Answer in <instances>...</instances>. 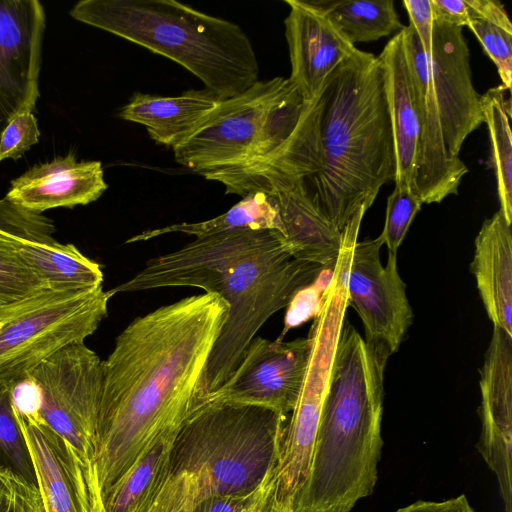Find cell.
I'll list each match as a JSON object with an SVG mask.
<instances>
[{"label": "cell", "mask_w": 512, "mask_h": 512, "mask_svg": "<svg viewBox=\"0 0 512 512\" xmlns=\"http://www.w3.org/2000/svg\"><path fill=\"white\" fill-rule=\"evenodd\" d=\"M229 305L214 293L135 318L102 361L95 469L103 497L198 405L200 383Z\"/></svg>", "instance_id": "6da1fadb"}, {"label": "cell", "mask_w": 512, "mask_h": 512, "mask_svg": "<svg viewBox=\"0 0 512 512\" xmlns=\"http://www.w3.org/2000/svg\"><path fill=\"white\" fill-rule=\"evenodd\" d=\"M324 271L296 258L278 230L236 229L198 237L151 258L110 292L191 286L228 303L200 383L199 405L232 375L260 327L298 292L313 286Z\"/></svg>", "instance_id": "7a4b0ae2"}, {"label": "cell", "mask_w": 512, "mask_h": 512, "mask_svg": "<svg viewBox=\"0 0 512 512\" xmlns=\"http://www.w3.org/2000/svg\"><path fill=\"white\" fill-rule=\"evenodd\" d=\"M387 360L344 319L309 470L292 512H350L372 494L383 445Z\"/></svg>", "instance_id": "3957f363"}, {"label": "cell", "mask_w": 512, "mask_h": 512, "mask_svg": "<svg viewBox=\"0 0 512 512\" xmlns=\"http://www.w3.org/2000/svg\"><path fill=\"white\" fill-rule=\"evenodd\" d=\"M321 169L309 178L324 214L343 233L360 226L396 159L378 56L356 51L328 77L320 118Z\"/></svg>", "instance_id": "277c9868"}, {"label": "cell", "mask_w": 512, "mask_h": 512, "mask_svg": "<svg viewBox=\"0 0 512 512\" xmlns=\"http://www.w3.org/2000/svg\"><path fill=\"white\" fill-rule=\"evenodd\" d=\"M287 419L263 406L203 401L180 425L146 512H189L213 496L255 492L275 476Z\"/></svg>", "instance_id": "5b68a950"}, {"label": "cell", "mask_w": 512, "mask_h": 512, "mask_svg": "<svg viewBox=\"0 0 512 512\" xmlns=\"http://www.w3.org/2000/svg\"><path fill=\"white\" fill-rule=\"evenodd\" d=\"M70 15L176 62L221 100L260 80L253 44L239 25L178 1L82 0Z\"/></svg>", "instance_id": "8992f818"}, {"label": "cell", "mask_w": 512, "mask_h": 512, "mask_svg": "<svg viewBox=\"0 0 512 512\" xmlns=\"http://www.w3.org/2000/svg\"><path fill=\"white\" fill-rule=\"evenodd\" d=\"M112 296L102 286L73 292L45 290L0 306V383L14 389L56 351L84 342L107 316Z\"/></svg>", "instance_id": "52a82bcc"}, {"label": "cell", "mask_w": 512, "mask_h": 512, "mask_svg": "<svg viewBox=\"0 0 512 512\" xmlns=\"http://www.w3.org/2000/svg\"><path fill=\"white\" fill-rule=\"evenodd\" d=\"M348 307L345 271L337 264L322 291L308 337L311 352L296 405L288 420L274 476L276 499L292 509L309 470L334 352Z\"/></svg>", "instance_id": "ba28073f"}, {"label": "cell", "mask_w": 512, "mask_h": 512, "mask_svg": "<svg viewBox=\"0 0 512 512\" xmlns=\"http://www.w3.org/2000/svg\"><path fill=\"white\" fill-rule=\"evenodd\" d=\"M102 377L99 356L84 342H76L41 362L26 381L36 392L40 417L72 446L96 477V427Z\"/></svg>", "instance_id": "9c48e42d"}, {"label": "cell", "mask_w": 512, "mask_h": 512, "mask_svg": "<svg viewBox=\"0 0 512 512\" xmlns=\"http://www.w3.org/2000/svg\"><path fill=\"white\" fill-rule=\"evenodd\" d=\"M359 229L353 226L342 233L347 302L362 320L365 342L389 358L399 349L413 312L398 272L397 254L388 253L383 266L381 239L358 242Z\"/></svg>", "instance_id": "30bf717a"}, {"label": "cell", "mask_w": 512, "mask_h": 512, "mask_svg": "<svg viewBox=\"0 0 512 512\" xmlns=\"http://www.w3.org/2000/svg\"><path fill=\"white\" fill-rule=\"evenodd\" d=\"M288 81L284 77L258 80L246 91L220 100L192 134L172 149L175 161L200 175L242 162Z\"/></svg>", "instance_id": "8fae6325"}, {"label": "cell", "mask_w": 512, "mask_h": 512, "mask_svg": "<svg viewBox=\"0 0 512 512\" xmlns=\"http://www.w3.org/2000/svg\"><path fill=\"white\" fill-rule=\"evenodd\" d=\"M310 352L308 336L292 341L254 337L232 375L204 401L216 398L288 415L296 405Z\"/></svg>", "instance_id": "7c38bea8"}, {"label": "cell", "mask_w": 512, "mask_h": 512, "mask_svg": "<svg viewBox=\"0 0 512 512\" xmlns=\"http://www.w3.org/2000/svg\"><path fill=\"white\" fill-rule=\"evenodd\" d=\"M45 27L39 1L0 0V141L14 117L35 110Z\"/></svg>", "instance_id": "4fadbf2b"}, {"label": "cell", "mask_w": 512, "mask_h": 512, "mask_svg": "<svg viewBox=\"0 0 512 512\" xmlns=\"http://www.w3.org/2000/svg\"><path fill=\"white\" fill-rule=\"evenodd\" d=\"M429 64L443 141L449 155L458 158L467 136L483 123L462 27L434 20Z\"/></svg>", "instance_id": "5bb4252c"}, {"label": "cell", "mask_w": 512, "mask_h": 512, "mask_svg": "<svg viewBox=\"0 0 512 512\" xmlns=\"http://www.w3.org/2000/svg\"><path fill=\"white\" fill-rule=\"evenodd\" d=\"M16 414L33 459L45 512H106L97 477L72 446L39 414Z\"/></svg>", "instance_id": "9a60e30c"}, {"label": "cell", "mask_w": 512, "mask_h": 512, "mask_svg": "<svg viewBox=\"0 0 512 512\" xmlns=\"http://www.w3.org/2000/svg\"><path fill=\"white\" fill-rule=\"evenodd\" d=\"M402 32L420 118L412 191L422 204L440 203L447 196L458 193L468 168L459 157L452 158L445 147L430 64L423 46L410 24Z\"/></svg>", "instance_id": "2e32d148"}, {"label": "cell", "mask_w": 512, "mask_h": 512, "mask_svg": "<svg viewBox=\"0 0 512 512\" xmlns=\"http://www.w3.org/2000/svg\"><path fill=\"white\" fill-rule=\"evenodd\" d=\"M323 101L324 89L311 101L293 134L267 155L202 176L222 184L226 194L241 197L253 193L271 195L296 180L314 176L322 167L320 118Z\"/></svg>", "instance_id": "e0dca14e"}, {"label": "cell", "mask_w": 512, "mask_h": 512, "mask_svg": "<svg viewBox=\"0 0 512 512\" xmlns=\"http://www.w3.org/2000/svg\"><path fill=\"white\" fill-rule=\"evenodd\" d=\"M478 451L495 474L504 512H512V336L493 326L480 370Z\"/></svg>", "instance_id": "ac0fdd59"}, {"label": "cell", "mask_w": 512, "mask_h": 512, "mask_svg": "<svg viewBox=\"0 0 512 512\" xmlns=\"http://www.w3.org/2000/svg\"><path fill=\"white\" fill-rule=\"evenodd\" d=\"M289 13L284 20L289 49V79L306 101L316 98L328 77L355 51L315 1L284 0Z\"/></svg>", "instance_id": "d6986e66"}, {"label": "cell", "mask_w": 512, "mask_h": 512, "mask_svg": "<svg viewBox=\"0 0 512 512\" xmlns=\"http://www.w3.org/2000/svg\"><path fill=\"white\" fill-rule=\"evenodd\" d=\"M108 188L100 161H77L73 153L37 164L11 181L6 198L34 213L96 201Z\"/></svg>", "instance_id": "ffe728a7"}, {"label": "cell", "mask_w": 512, "mask_h": 512, "mask_svg": "<svg viewBox=\"0 0 512 512\" xmlns=\"http://www.w3.org/2000/svg\"><path fill=\"white\" fill-rule=\"evenodd\" d=\"M308 180H296L269 196L278 208L294 256L331 272L343 247V235L322 211Z\"/></svg>", "instance_id": "44dd1931"}, {"label": "cell", "mask_w": 512, "mask_h": 512, "mask_svg": "<svg viewBox=\"0 0 512 512\" xmlns=\"http://www.w3.org/2000/svg\"><path fill=\"white\" fill-rule=\"evenodd\" d=\"M378 57L384 70L386 98L394 136V183L397 187L412 190L420 118L402 30L387 42Z\"/></svg>", "instance_id": "7402d4cb"}, {"label": "cell", "mask_w": 512, "mask_h": 512, "mask_svg": "<svg viewBox=\"0 0 512 512\" xmlns=\"http://www.w3.org/2000/svg\"><path fill=\"white\" fill-rule=\"evenodd\" d=\"M474 244L471 272L486 313L512 336V234L500 209L483 222Z\"/></svg>", "instance_id": "603a6c76"}, {"label": "cell", "mask_w": 512, "mask_h": 512, "mask_svg": "<svg viewBox=\"0 0 512 512\" xmlns=\"http://www.w3.org/2000/svg\"><path fill=\"white\" fill-rule=\"evenodd\" d=\"M221 99L208 89H190L177 96L135 92L118 116L143 125L150 138L174 148L182 143Z\"/></svg>", "instance_id": "cb8c5ba5"}, {"label": "cell", "mask_w": 512, "mask_h": 512, "mask_svg": "<svg viewBox=\"0 0 512 512\" xmlns=\"http://www.w3.org/2000/svg\"><path fill=\"white\" fill-rule=\"evenodd\" d=\"M7 246L46 284L49 290L73 292L102 286L99 263L83 255L73 244L38 241L7 233Z\"/></svg>", "instance_id": "d4e9b609"}, {"label": "cell", "mask_w": 512, "mask_h": 512, "mask_svg": "<svg viewBox=\"0 0 512 512\" xmlns=\"http://www.w3.org/2000/svg\"><path fill=\"white\" fill-rule=\"evenodd\" d=\"M179 428L168 431L106 493V512H146L164 479L173 440Z\"/></svg>", "instance_id": "484cf974"}, {"label": "cell", "mask_w": 512, "mask_h": 512, "mask_svg": "<svg viewBox=\"0 0 512 512\" xmlns=\"http://www.w3.org/2000/svg\"><path fill=\"white\" fill-rule=\"evenodd\" d=\"M236 229H274L284 235L274 200L264 193H253L242 197L228 211L212 219L146 230L130 237L125 243L146 241L168 233H184L198 238Z\"/></svg>", "instance_id": "4316f807"}, {"label": "cell", "mask_w": 512, "mask_h": 512, "mask_svg": "<svg viewBox=\"0 0 512 512\" xmlns=\"http://www.w3.org/2000/svg\"><path fill=\"white\" fill-rule=\"evenodd\" d=\"M353 45L401 31L393 0L315 1Z\"/></svg>", "instance_id": "83f0119b"}, {"label": "cell", "mask_w": 512, "mask_h": 512, "mask_svg": "<svg viewBox=\"0 0 512 512\" xmlns=\"http://www.w3.org/2000/svg\"><path fill=\"white\" fill-rule=\"evenodd\" d=\"M503 85L488 89L481 95L483 123H486L491 161L497 181L500 210L506 221L512 223V141L511 99L505 97Z\"/></svg>", "instance_id": "f1b7e54d"}, {"label": "cell", "mask_w": 512, "mask_h": 512, "mask_svg": "<svg viewBox=\"0 0 512 512\" xmlns=\"http://www.w3.org/2000/svg\"><path fill=\"white\" fill-rule=\"evenodd\" d=\"M0 470L38 488L33 459L15 411L13 389L1 383Z\"/></svg>", "instance_id": "f546056e"}, {"label": "cell", "mask_w": 512, "mask_h": 512, "mask_svg": "<svg viewBox=\"0 0 512 512\" xmlns=\"http://www.w3.org/2000/svg\"><path fill=\"white\" fill-rule=\"evenodd\" d=\"M7 233L15 232L0 231V306L17 303L49 290L41 278L9 249L5 239Z\"/></svg>", "instance_id": "4dcf8cb0"}, {"label": "cell", "mask_w": 512, "mask_h": 512, "mask_svg": "<svg viewBox=\"0 0 512 512\" xmlns=\"http://www.w3.org/2000/svg\"><path fill=\"white\" fill-rule=\"evenodd\" d=\"M421 206V200L410 188L395 186L387 199L385 223L378 236L387 246L388 253L397 254Z\"/></svg>", "instance_id": "1f68e13d"}, {"label": "cell", "mask_w": 512, "mask_h": 512, "mask_svg": "<svg viewBox=\"0 0 512 512\" xmlns=\"http://www.w3.org/2000/svg\"><path fill=\"white\" fill-rule=\"evenodd\" d=\"M467 27L475 34L486 55L497 67L502 85L512 86V30L489 21L471 18Z\"/></svg>", "instance_id": "d6a6232c"}, {"label": "cell", "mask_w": 512, "mask_h": 512, "mask_svg": "<svg viewBox=\"0 0 512 512\" xmlns=\"http://www.w3.org/2000/svg\"><path fill=\"white\" fill-rule=\"evenodd\" d=\"M1 230L12 231L43 241L54 235L56 227L46 216L27 211L4 197L0 199Z\"/></svg>", "instance_id": "836d02e7"}, {"label": "cell", "mask_w": 512, "mask_h": 512, "mask_svg": "<svg viewBox=\"0 0 512 512\" xmlns=\"http://www.w3.org/2000/svg\"><path fill=\"white\" fill-rule=\"evenodd\" d=\"M40 130L33 112H22L8 124L0 141V163L5 159L17 160L37 144Z\"/></svg>", "instance_id": "e575fe53"}, {"label": "cell", "mask_w": 512, "mask_h": 512, "mask_svg": "<svg viewBox=\"0 0 512 512\" xmlns=\"http://www.w3.org/2000/svg\"><path fill=\"white\" fill-rule=\"evenodd\" d=\"M274 485V477L267 480L255 492L249 495L213 496L198 503L189 512H246L251 506L262 500Z\"/></svg>", "instance_id": "d590c367"}, {"label": "cell", "mask_w": 512, "mask_h": 512, "mask_svg": "<svg viewBox=\"0 0 512 512\" xmlns=\"http://www.w3.org/2000/svg\"><path fill=\"white\" fill-rule=\"evenodd\" d=\"M0 512H45L39 489L10 474Z\"/></svg>", "instance_id": "8d00e7d4"}, {"label": "cell", "mask_w": 512, "mask_h": 512, "mask_svg": "<svg viewBox=\"0 0 512 512\" xmlns=\"http://www.w3.org/2000/svg\"><path fill=\"white\" fill-rule=\"evenodd\" d=\"M403 5L409 15L410 25L416 32L424 52L430 60L434 16L430 0H404Z\"/></svg>", "instance_id": "74e56055"}, {"label": "cell", "mask_w": 512, "mask_h": 512, "mask_svg": "<svg viewBox=\"0 0 512 512\" xmlns=\"http://www.w3.org/2000/svg\"><path fill=\"white\" fill-rule=\"evenodd\" d=\"M430 1L434 20L443 21L462 28L467 26L470 20V13L465 0Z\"/></svg>", "instance_id": "f35d334b"}, {"label": "cell", "mask_w": 512, "mask_h": 512, "mask_svg": "<svg viewBox=\"0 0 512 512\" xmlns=\"http://www.w3.org/2000/svg\"><path fill=\"white\" fill-rule=\"evenodd\" d=\"M469 8L470 19L479 18L505 29L512 30V24L504 6L493 0H465Z\"/></svg>", "instance_id": "ab89813d"}, {"label": "cell", "mask_w": 512, "mask_h": 512, "mask_svg": "<svg viewBox=\"0 0 512 512\" xmlns=\"http://www.w3.org/2000/svg\"><path fill=\"white\" fill-rule=\"evenodd\" d=\"M396 512H475L465 495L441 502L417 501Z\"/></svg>", "instance_id": "60d3db41"}, {"label": "cell", "mask_w": 512, "mask_h": 512, "mask_svg": "<svg viewBox=\"0 0 512 512\" xmlns=\"http://www.w3.org/2000/svg\"><path fill=\"white\" fill-rule=\"evenodd\" d=\"M259 512H292L291 508L281 504L274 494V485L265 498Z\"/></svg>", "instance_id": "b9f144b4"}, {"label": "cell", "mask_w": 512, "mask_h": 512, "mask_svg": "<svg viewBox=\"0 0 512 512\" xmlns=\"http://www.w3.org/2000/svg\"><path fill=\"white\" fill-rule=\"evenodd\" d=\"M10 473L0 470V505L9 489Z\"/></svg>", "instance_id": "7bdbcfd3"}, {"label": "cell", "mask_w": 512, "mask_h": 512, "mask_svg": "<svg viewBox=\"0 0 512 512\" xmlns=\"http://www.w3.org/2000/svg\"><path fill=\"white\" fill-rule=\"evenodd\" d=\"M272 489V488H271ZM270 492V491H269ZM268 495V494H267ZM267 495L260 501H258L257 503H255L253 506H251L246 512H259L265 498L267 497Z\"/></svg>", "instance_id": "ee69618b"}]
</instances>
